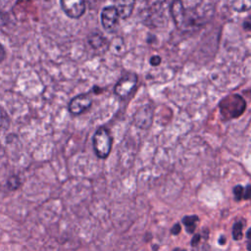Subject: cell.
Segmentation results:
<instances>
[{
	"label": "cell",
	"mask_w": 251,
	"mask_h": 251,
	"mask_svg": "<svg viewBox=\"0 0 251 251\" xmlns=\"http://www.w3.org/2000/svg\"><path fill=\"white\" fill-rule=\"evenodd\" d=\"M213 8L205 0L193 4H185L182 0H175L171 6V14L176 25L181 30L199 28L209 20Z\"/></svg>",
	"instance_id": "cell-1"
},
{
	"label": "cell",
	"mask_w": 251,
	"mask_h": 251,
	"mask_svg": "<svg viewBox=\"0 0 251 251\" xmlns=\"http://www.w3.org/2000/svg\"><path fill=\"white\" fill-rule=\"evenodd\" d=\"M219 106L223 119L227 121L239 117L244 112L246 103L238 94H231L225 97Z\"/></svg>",
	"instance_id": "cell-2"
},
{
	"label": "cell",
	"mask_w": 251,
	"mask_h": 251,
	"mask_svg": "<svg viewBox=\"0 0 251 251\" xmlns=\"http://www.w3.org/2000/svg\"><path fill=\"white\" fill-rule=\"evenodd\" d=\"M111 147L112 138L109 131L104 127L98 128L93 135V148L96 155L102 159L108 157Z\"/></svg>",
	"instance_id": "cell-3"
},
{
	"label": "cell",
	"mask_w": 251,
	"mask_h": 251,
	"mask_svg": "<svg viewBox=\"0 0 251 251\" xmlns=\"http://www.w3.org/2000/svg\"><path fill=\"white\" fill-rule=\"evenodd\" d=\"M137 83V75L133 73L125 75L116 84L115 93L121 98H126L134 89Z\"/></svg>",
	"instance_id": "cell-4"
},
{
	"label": "cell",
	"mask_w": 251,
	"mask_h": 251,
	"mask_svg": "<svg viewBox=\"0 0 251 251\" xmlns=\"http://www.w3.org/2000/svg\"><path fill=\"white\" fill-rule=\"evenodd\" d=\"M119 13L115 6L105 7L101 12V23L103 27L109 31H114L119 24Z\"/></svg>",
	"instance_id": "cell-5"
},
{
	"label": "cell",
	"mask_w": 251,
	"mask_h": 251,
	"mask_svg": "<svg viewBox=\"0 0 251 251\" xmlns=\"http://www.w3.org/2000/svg\"><path fill=\"white\" fill-rule=\"evenodd\" d=\"M61 7L66 15L73 19H78L85 11L84 0H60Z\"/></svg>",
	"instance_id": "cell-6"
},
{
	"label": "cell",
	"mask_w": 251,
	"mask_h": 251,
	"mask_svg": "<svg viewBox=\"0 0 251 251\" xmlns=\"http://www.w3.org/2000/svg\"><path fill=\"white\" fill-rule=\"evenodd\" d=\"M92 100L87 94H80L74 97L69 103V111L73 115H79L91 106Z\"/></svg>",
	"instance_id": "cell-7"
},
{
	"label": "cell",
	"mask_w": 251,
	"mask_h": 251,
	"mask_svg": "<svg viewBox=\"0 0 251 251\" xmlns=\"http://www.w3.org/2000/svg\"><path fill=\"white\" fill-rule=\"evenodd\" d=\"M136 126L142 129H147L151 126L153 121V111L150 106H144L137 110L133 117Z\"/></svg>",
	"instance_id": "cell-8"
},
{
	"label": "cell",
	"mask_w": 251,
	"mask_h": 251,
	"mask_svg": "<svg viewBox=\"0 0 251 251\" xmlns=\"http://www.w3.org/2000/svg\"><path fill=\"white\" fill-rule=\"evenodd\" d=\"M135 0H117L116 2V9L119 13L120 18L126 19L130 16L133 10Z\"/></svg>",
	"instance_id": "cell-9"
},
{
	"label": "cell",
	"mask_w": 251,
	"mask_h": 251,
	"mask_svg": "<svg viewBox=\"0 0 251 251\" xmlns=\"http://www.w3.org/2000/svg\"><path fill=\"white\" fill-rule=\"evenodd\" d=\"M198 217L193 215V216H185L183 219H182V223L184 224L185 227H186V231L188 233H192L196 227V222L198 221Z\"/></svg>",
	"instance_id": "cell-10"
},
{
	"label": "cell",
	"mask_w": 251,
	"mask_h": 251,
	"mask_svg": "<svg viewBox=\"0 0 251 251\" xmlns=\"http://www.w3.org/2000/svg\"><path fill=\"white\" fill-rule=\"evenodd\" d=\"M105 42V38L100 34H92L89 37V43L93 48H100L103 46Z\"/></svg>",
	"instance_id": "cell-11"
},
{
	"label": "cell",
	"mask_w": 251,
	"mask_h": 251,
	"mask_svg": "<svg viewBox=\"0 0 251 251\" xmlns=\"http://www.w3.org/2000/svg\"><path fill=\"white\" fill-rule=\"evenodd\" d=\"M21 181L17 176H12L7 179V187L10 190H16L20 187Z\"/></svg>",
	"instance_id": "cell-12"
},
{
	"label": "cell",
	"mask_w": 251,
	"mask_h": 251,
	"mask_svg": "<svg viewBox=\"0 0 251 251\" xmlns=\"http://www.w3.org/2000/svg\"><path fill=\"white\" fill-rule=\"evenodd\" d=\"M242 228H243V225L240 222H237L233 225V227H232L233 239L239 240L242 238Z\"/></svg>",
	"instance_id": "cell-13"
},
{
	"label": "cell",
	"mask_w": 251,
	"mask_h": 251,
	"mask_svg": "<svg viewBox=\"0 0 251 251\" xmlns=\"http://www.w3.org/2000/svg\"><path fill=\"white\" fill-rule=\"evenodd\" d=\"M9 126V117L6 112L0 107V127L7 128Z\"/></svg>",
	"instance_id": "cell-14"
},
{
	"label": "cell",
	"mask_w": 251,
	"mask_h": 251,
	"mask_svg": "<svg viewBox=\"0 0 251 251\" xmlns=\"http://www.w3.org/2000/svg\"><path fill=\"white\" fill-rule=\"evenodd\" d=\"M243 191H244V189L241 185H236L233 188V193H234L236 200H240L241 198H243Z\"/></svg>",
	"instance_id": "cell-15"
},
{
	"label": "cell",
	"mask_w": 251,
	"mask_h": 251,
	"mask_svg": "<svg viewBox=\"0 0 251 251\" xmlns=\"http://www.w3.org/2000/svg\"><path fill=\"white\" fill-rule=\"evenodd\" d=\"M243 198L244 199H250L251 198V185L248 184L243 191Z\"/></svg>",
	"instance_id": "cell-16"
},
{
	"label": "cell",
	"mask_w": 251,
	"mask_h": 251,
	"mask_svg": "<svg viewBox=\"0 0 251 251\" xmlns=\"http://www.w3.org/2000/svg\"><path fill=\"white\" fill-rule=\"evenodd\" d=\"M246 237H247V239H248V242H247V244H246L247 249H248L249 251H251V227L247 230Z\"/></svg>",
	"instance_id": "cell-17"
},
{
	"label": "cell",
	"mask_w": 251,
	"mask_h": 251,
	"mask_svg": "<svg viewBox=\"0 0 251 251\" xmlns=\"http://www.w3.org/2000/svg\"><path fill=\"white\" fill-rule=\"evenodd\" d=\"M150 63H151V65H153V66H158V65L161 63V58L158 57V56H154V57L151 58Z\"/></svg>",
	"instance_id": "cell-18"
},
{
	"label": "cell",
	"mask_w": 251,
	"mask_h": 251,
	"mask_svg": "<svg viewBox=\"0 0 251 251\" xmlns=\"http://www.w3.org/2000/svg\"><path fill=\"white\" fill-rule=\"evenodd\" d=\"M180 229H181L180 225H179V224H176V225L172 227V233H173V234H178L179 231H180Z\"/></svg>",
	"instance_id": "cell-19"
},
{
	"label": "cell",
	"mask_w": 251,
	"mask_h": 251,
	"mask_svg": "<svg viewBox=\"0 0 251 251\" xmlns=\"http://www.w3.org/2000/svg\"><path fill=\"white\" fill-rule=\"evenodd\" d=\"M200 241V234H195L193 237H192V240H191V245L192 246H196Z\"/></svg>",
	"instance_id": "cell-20"
},
{
	"label": "cell",
	"mask_w": 251,
	"mask_h": 251,
	"mask_svg": "<svg viewBox=\"0 0 251 251\" xmlns=\"http://www.w3.org/2000/svg\"><path fill=\"white\" fill-rule=\"evenodd\" d=\"M5 56H6L5 49H4V47L0 44V63L5 59Z\"/></svg>",
	"instance_id": "cell-21"
},
{
	"label": "cell",
	"mask_w": 251,
	"mask_h": 251,
	"mask_svg": "<svg viewBox=\"0 0 251 251\" xmlns=\"http://www.w3.org/2000/svg\"><path fill=\"white\" fill-rule=\"evenodd\" d=\"M5 20H6V16L2 12H0V26L5 25Z\"/></svg>",
	"instance_id": "cell-22"
},
{
	"label": "cell",
	"mask_w": 251,
	"mask_h": 251,
	"mask_svg": "<svg viewBox=\"0 0 251 251\" xmlns=\"http://www.w3.org/2000/svg\"><path fill=\"white\" fill-rule=\"evenodd\" d=\"M219 243H220V244L226 243V237H225V236H221V237H220V240H219Z\"/></svg>",
	"instance_id": "cell-23"
},
{
	"label": "cell",
	"mask_w": 251,
	"mask_h": 251,
	"mask_svg": "<svg viewBox=\"0 0 251 251\" xmlns=\"http://www.w3.org/2000/svg\"><path fill=\"white\" fill-rule=\"evenodd\" d=\"M175 251H185V250H178V249H176V250H175Z\"/></svg>",
	"instance_id": "cell-24"
}]
</instances>
